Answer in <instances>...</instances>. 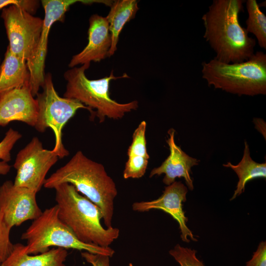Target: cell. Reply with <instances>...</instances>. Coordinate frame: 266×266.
Returning <instances> with one entry per match:
<instances>
[{
    "mask_svg": "<svg viewBox=\"0 0 266 266\" xmlns=\"http://www.w3.org/2000/svg\"><path fill=\"white\" fill-rule=\"evenodd\" d=\"M242 0H213L201 19L203 38L214 51L216 60L227 64L245 62L254 54L256 40L239 23Z\"/></svg>",
    "mask_w": 266,
    "mask_h": 266,
    "instance_id": "6da1fadb",
    "label": "cell"
},
{
    "mask_svg": "<svg viewBox=\"0 0 266 266\" xmlns=\"http://www.w3.org/2000/svg\"><path fill=\"white\" fill-rule=\"evenodd\" d=\"M65 183L72 185L77 192L98 206L106 228L112 227L114 200L118 192L114 181L102 164L78 151L66 164L45 179L43 186L54 189Z\"/></svg>",
    "mask_w": 266,
    "mask_h": 266,
    "instance_id": "7a4b0ae2",
    "label": "cell"
},
{
    "mask_svg": "<svg viewBox=\"0 0 266 266\" xmlns=\"http://www.w3.org/2000/svg\"><path fill=\"white\" fill-rule=\"evenodd\" d=\"M58 216L81 242L101 247L109 245L119 235L117 228H104L100 208L79 194L72 185L65 183L55 187Z\"/></svg>",
    "mask_w": 266,
    "mask_h": 266,
    "instance_id": "3957f363",
    "label": "cell"
},
{
    "mask_svg": "<svg viewBox=\"0 0 266 266\" xmlns=\"http://www.w3.org/2000/svg\"><path fill=\"white\" fill-rule=\"evenodd\" d=\"M90 64L74 67L66 71L64 78L67 81L64 97L75 99L94 112L100 123L105 118L118 120L126 113L136 110L138 107L137 100L125 103H119L112 99L109 94L110 82L112 80L129 78L124 73L121 76H115L113 71L108 76L96 80L88 79L85 71Z\"/></svg>",
    "mask_w": 266,
    "mask_h": 266,
    "instance_id": "277c9868",
    "label": "cell"
},
{
    "mask_svg": "<svg viewBox=\"0 0 266 266\" xmlns=\"http://www.w3.org/2000/svg\"><path fill=\"white\" fill-rule=\"evenodd\" d=\"M208 86L239 96L266 94V54L257 51L247 61L227 64L213 59L202 64Z\"/></svg>",
    "mask_w": 266,
    "mask_h": 266,
    "instance_id": "5b68a950",
    "label": "cell"
},
{
    "mask_svg": "<svg viewBox=\"0 0 266 266\" xmlns=\"http://www.w3.org/2000/svg\"><path fill=\"white\" fill-rule=\"evenodd\" d=\"M21 239L27 241L26 252L36 255L45 252L53 246L65 249H73L111 257L114 250L80 241L59 218L57 205L46 209L34 219L23 233Z\"/></svg>",
    "mask_w": 266,
    "mask_h": 266,
    "instance_id": "8992f818",
    "label": "cell"
},
{
    "mask_svg": "<svg viewBox=\"0 0 266 266\" xmlns=\"http://www.w3.org/2000/svg\"><path fill=\"white\" fill-rule=\"evenodd\" d=\"M41 93L36 96L37 104V116L34 128L40 133H44L51 128L55 135V145L52 151L59 158L68 155L69 152L64 146L62 131L66 123L80 109L90 111L94 118V112L78 100L60 97L56 92L50 73L45 74Z\"/></svg>",
    "mask_w": 266,
    "mask_h": 266,
    "instance_id": "52a82bcc",
    "label": "cell"
},
{
    "mask_svg": "<svg viewBox=\"0 0 266 266\" xmlns=\"http://www.w3.org/2000/svg\"><path fill=\"white\" fill-rule=\"evenodd\" d=\"M1 17L5 28L10 51L27 62L35 53L43 19L16 5L2 9Z\"/></svg>",
    "mask_w": 266,
    "mask_h": 266,
    "instance_id": "ba28073f",
    "label": "cell"
},
{
    "mask_svg": "<svg viewBox=\"0 0 266 266\" xmlns=\"http://www.w3.org/2000/svg\"><path fill=\"white\" fill-rule=\"evenodd\" d=\"M59 159L52 150L43 148L38 137H33L16 156L13 165L16 170L14 185L37 193L43 186L48 171Z\"/></svg>",
    "mask_w": 266,
    "mask_h": 266,
    "instance_id": "9c48e42d",
    "label": "cell"
},
{
    "mask_svg": "<svg viewBox=\"0 0 266 266\" xmlns=\"http://www.w3.org/2000/svg\"><path fill=\"white\" fill-rule=\"evenodd\" d=\"M80 2L91 4V0H42L44 10L43 26L36 50L34 55L27 62L30 73L29 87L33 97L38 93L44 80L45 62L47 51L48 36L53 24L64 21L65 14L74 3Z\"/></svg>",
    "mask_w": 266,
    "mask_h": 266,
    "instance_id": "30bf717a",
    "label": "cell"
},
{
    "mask_svg": "<svg viewBox=\"0 0 266 266\" xmlns=\"http://www.w3.org/2000/svg\"><path fill=\"white\" fill-rule=\"evenodd\" d=\"M36 193L28 188L16 186L10 180L0 186V209L7 226L11 229L42 213L36 200Z\"/></svg>",
    "mask_w": 266,
    "mask_h": 266,
    "instance_id": "8fae6325",
    "label": "cell"
},
{
    "mask_svg": "<svg viewBox=\"0 0 266 266\" xmlns=\"http://www.w3.org/2000/svg\"><path fill=\"white\" fill-rule=\"evenodd\" d=\"M187 192V187L182 183L174 181L165 187L163 194L157 199L134 202L132 204V209L139 212L152 209L162 210L169 214L178 222L182 241L189 242V237L192 240L197 241L198 239L187 226L186 222L188 219L182 208V202L186 200Z\"/></svg>",
    "mask_w": 266,
    "mask_h": 266,
    "instance_id": "7c38bea8",
    "label": "cell"
},
{
    "mask_svg": "<svg viewBox=\"0 0 266 266\" xmlns=\"http://www.w3.org/2000/svg\"><path fill=\"white\" fill-rule=\"evenodd\" d=\"M38 107L29 85L9 91L0 96V126L20 121L34 127Z\"/></svg>",
    "mask_w": 266,
    "mask_h": 266,
    "instance_id": "4fadbf2b",
    "label": "cell"
},
{
    "mask_svg": "<svg viewBox=\"0 0 266 266\" xmlns=\"http://www.w3.org/2000/svg\"><path fill=\"white\" fill-rule=\"evenodd\" d=\"M88 42L79 53L74 55L68 66L99 62L109 57L112 38L108 22L105 17L95 14L89 18Z\"/></svg>",
    "mask_w": 266,
    "mask_h": 266,
    "instance_id": "5bb4252c",
    "label": "cell"
},
{
    "mask_svg": "<svg viewBox=\"0 0 266 266\" xmlns=\"http://www.w3.org/2000/svg\"><path fill=\"white\" fill-rule=\"evenodd\" d=\"M175 132L173 129L168 131L169 137L166 142L169 148V155L160 166L151 170L149 177L165 174L163 182L167 186L175 181L176 178L183 177L188 188L193 190L194 185L190 175L191 167L198 165L199 160L188 155L176 144L174 141Z\"/></svg>",
    "mask_w": 266,
    "mask_h": 266,
    "instance_id": "9a60e30c",
    "label": "cell"
},
{
    "mask_svg": "<svg viewBox=\"0 0 266 266\" xmlns=\"http://www.w3.org/2000/svg\"><path fill=\"white\" fill-rule=\"evenodd\" d=\"M67 254L66 249L57 247L31 255L27 253L26 245L17 243L0 266H66L64 262Z\"/></svg>",
    "mask_w": 266,
    "mask_h": 266,
    "instance_id": "2e32d148",
    "label": "cell"
},
{
    "mask_svg": "<svg viewBox=\"0 0 266 266\" xmlns=\"http://www.w3.org/2000/svg\"><path fill=\"white\" fill-rule=\"evenodd\" d=\"M146 122L142 121L134 130L128 150V159L123 171L124 179L139 178L146 172L149 155L146 140Z\"/></svg>",
    "mask_w": 266,
    "mask_h": 266,
    "instance_id": "e0dca14e",
    "label": "cell"
},
{
    "mask_svg": "<svg viewBox=\"0 0 266 266\" xmlns=\"http://www.w3.org/2000/svg\"><path fill=\"white\" fill-rule=\"evenodd\" d=\"M27 62L12 53L7 47L0 66V96L11 90L29 86Z\"/></svg>",
    "mask_w": 266,
    "mask_h": 266,
    "instance_id": "ac0fdd59",
    "label": "cell"
},
{
    "mask_svg": "<svg viewBox=\"0 0 266 266\" xmlns=\"http://www.w3.org/2000/svg\"><path fill=\"white\" fill-rule=\"evenodd\" d=\"M110 7V11L105 17L112 38L109 57L113 55L117 49L119 35L123 27L135 17L139 9L136 0H114Z\"/></svg>",
    "mask_w": 266,
    "mask_h": 266,
    "instance_id": "d6986e66",
    "label": "cell"
},
{
    "mask_svg": "<svg viewBox=\"0 0 266 266\" xmlns=\"http://www.w3.org/2000/svg\"><path fill=\"white\" fill-rule=\"evenodd\" d=\"M223 166L233 169L239 178L236 190L231 200H233L244 191L247 182L256 178L266 177V163L260 164L252 159L246 141H245L243 156L240 162L236 165L228 162L227 164H224Z\"/></svg>",
    "mask_w": 266,
    "mask_h": 266,
    "instance_id": "ffe728a7",
    "label": "cell"
},
{
    "mask_svg": "<svg viewBox=\"0 0 266 266\" xmlns=\"http://www.w3.org/2000/svg\"><path fill=\"white\" fill-rule=\"evenodd\" d=\"M246 7L248 17L245 29L255 36L259 46L266 49V16L256 0H247Z\"/></svg>",
    "mask_w": 266,
    "mask_h": 266,
    "instance_id": "44dd1931",
    "label": "cell"
},
{
    "mask_svg": "<svg viewBox=\"0 0 266 266\" xmlns=\"http://www.w3.org/2000/svg\"><path fill=\"white\" fill-rule=\"evenodd\" d=\"M169 254L179 264L180 266H204L196 256V251L179 244L169 251Z\"/></svg>",
    "mask_w": 266,
    "mask_h": 266,
    "instance_id": "7402d4cb",
    "label": "cell"
},
{
    "mask_svg": "<svg viewBox=\"0 0 266 266\" xmlns=\"http://www.w3.org/2000/svg\"><path fill=\"white\" fill-rule=\"evenodd\" d=\"M10 230L0 209V265L8 257L13 249L14 244L10 238Z\"/></svg>",
    "mask_w": 266,
    "mask_h": 266,
    "instance_id": "603a6c76",
    "label": "cell"
},
{
    "mask_svg": "<svg viewBox=\"0 0 266 266\" xmlns=\"http://www.w3.org/2000/svg\"><path fill=\"white\" fill-rule=\"evenodd\" d=\"M21 137V134L12 128L6 132L4 138L0 142V160L7 163L11 160V151Z\"/></svg>",
    "mask_w": 266,
    "mask_h": 266,
    "instance_id": "cb8c5ba5",
    "label": "cell"
},
{
    "mask_svg": "<svg viewBox=\"0 0 266 266\" xmlns=\"http://www.w3.org/2000/svg\"><path fill=\"white\" fill-rule=\"evenodd\" d=\"M11 5H16L33 15L39 6V1L35 0H0V9Z\"/></svg>",
    "mask_w": 266,
    "mask_h": 266,
    "instance_id": "d4e9b609",
    "label": "cell"
},
{
    "mask_svg": "<svg viewBox=\"0 0 266 266\" xmlns=\"http://www.w3.org/2000/svg\"><path fill=\"white\" fill-rule=\"evenodd\" d=\"M246 266H266V242H261L251 260L246 262Z\"/></svg>",
    "mask_w": 266,
    "mask_h": 266,
    "instance_id": "484cf974",
    "label": "cell"
},
{
    "mask_svg": "<svg viewBox=\"0 0 266 266\" xmlns=\"http://www.w3.org/2000/svg\"><path fill=\"white\" fill-rule=\"evenodd\" d=\"M82 257L92 266H110L109 257L87 251L82 252Z\"/></svg>",
    "mask_w": 266,
    "mask_h": 266,
    "instance_id": "4316f807",
    "label": "cell"
},
{
    "mask_svg": "<svg viewBox=\"0 0 266 266\" xmlns=\"http://www.w3.org/2000/svg\"><path fill=\"white\" fill-rule=\"evenodd\" d=\"M11 166L6 162L0 161V174L6 175L10 171Z\"/></svg>",
    "mask_w": 266,
    "mask_h": 266,
    "instance_id": "83f0119b",
    "label": "cell"
},
{
    "mask_svg": "<svg viewBox=\"0 0 266 266\" xmlns=\"http://www.w3.org/2000/svg\"></svg>",
    "mask_w": 266,
    "mask_h": 266,
    "instance_id": "f1b7e54d",
    "label": "cell"
}]
</instances>
